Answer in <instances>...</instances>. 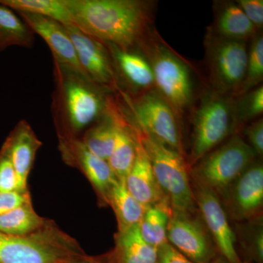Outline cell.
I'll return each instance as SVG.
<instances>
[{
    "label": "cell",
    "mask_w": 263,
    "mask_h": 263,
    "mask_svg": "<svg viewBox=\"0 0 263 263\" xmlns=\"http://www.w3.org/2000/svg\"><path fill=\"white\" fill-rule=\"evenodd\" d=\"M72 24L105 44L123 50L138 48L155 17V1L63 0Z\"/></svg>",
    "instance_id": "cell-1"
},
{
    "label": "cell",
    "mask_w": 263,
    "mask_h": 263,
    "mask_svg": "<svg viewBox=\"0 0 263 263\" xmlns=\"http://www.w3.org/2000/svg\"><path fill=\"white\" fill-rule=\"evenodd\" d=\"M51 111L59 138H79L108 110L113 93L53 62Z\"/></svg>",
    "instance_id": "cell-2"
},
{
    "label": "cell",
    "mask_w": 263,
    "mask_h": 263,
    "mask_svg": "<svg viewBox=\"0 0 263 263\" xmlns=\"http://www.w3.org/2000/svg\"><path fill=\"white\" fill-rule=\"evenodd\" d=\"M138 48L149 62L155 89L182 123L183 117L191 113L197 99L206 88L200 89L197 85L201 79L196 67L174 51L154 26L148 29Z\"/></svg>",
    "instance_id": "cell-3"
},
{
    "label": "cell",
    "mask_w": 263,
    "mask_h": 263,
    "mask_svg": "<svg viewBox=\"0 0 263 263\" xmlns=\"http://www.w3.org/2000/svg\"><path fill=\"white\" fill-rule=\"evenodd\" d=\"M84 257L77 242L53 221L24 236L0 232V263H69Z\"/></svg>",
    "instance_id": "cell-4"
},
{
    "label": "cell",
    "mask_w": 263,
    "mask_h": 263,
    "mask_svg": "<svg viewBox=\"0 0 263 263\" xmlns=\"http://www.w3.org/2000/svg\"><path fill=\"white\" fill-rule=\"evenodd\" d=\"M234 97L216 93L209 87L202 91L191 115L192 135L189 167L236 134Z\"/></svg>",
    "instance_id": "cell-5"
},
{
    "label": "cell",
    "mask_w": 263,
    "mask_h": 263,
    "mask_svg": "<svg viewBox=\"0 0 263 263\" xmlns=\"http://www.w3.org/2000/svg\"><path fill=\"white\" fill-rule=\"evenodd\" d=\"M130 122L149 160L156 179L173 210L195 212L196 209L190 171L184 156L141 130Z\"/></svg>",
    "instance_id": "cell-6"
},
{
    "label": "cell",
    "mask_w": 263,
    "mask_h": 263,
    "mask_svg": "<svg viewBox=\"0 0 263 263\" xmlns=\"http://www.w3.org/2000/svg\"><path fill=\"white\" fill-rule=\"evenodd\" d=\"M127 117L137 127L184 156L182 123L155 89L136 97L118 93Z\"/></svg>",
    "instance_id": "cell-7"
},
{
    "label": "cell",
    "mask_w": 263,
    "mask_h": 263,
    "mask_svg": "<svg viewBox=\"0 0 263 263\" xmlns=\"http://www.w3.org/2000/svg\"><path fill=\"white\" fill-rule=\"evenodd\" d=\"M249 42L218 37L207 31L204 48L209 89L228 96L238 95L245 80Z\"/></svg>",
    "instance_id": "cell-8"
},
{
    "label": "cell",
    "mask_w": 263,
    "mask_h": 263,
    "mask_svg": "<svg viewBox=\"0 0 263 263\" xmlns=\"http://www.w3.org/2000/svg\"><path fill=\"white\" fill-rule=\"evenodd\" d=\"M258 156L238 133L191 166V176L218 195L238 179Z\"/></svg>",
    "instance_id": "cell-9"
},
{
    "label": "cell",
    "mask_w": 263,
    "mask_h": 263,
    "mask_svg": "<svg viewBox=\"0 0 263 263\" xmlns=\"http://www.w3.org/2000/svg\"><path fill=\"white\" fill-rule=\"evenodd\" d=\"M195 212L173 210L167 242L193 262L210 263L216 257L217 248L203 221L194 216Z\"/></svg>",
    "instance_id": "cell-10"
},
{
    "label": "cell",
    "mask_w": 263,
    "mask_h": 263,
    "mask_svg": "<svg viewBox=\"0 0 263 263\" xmlns=\"http://www.w3.org/2000/svg\"><path fill=\"white\" fill-rule=\"evenodd\" d=\"M191 181L195 203L217 250L230 263L242 262L237 252L236 238L219 196L197 180Z\"/></svg>",
    "instance_id": "cell-11"
},
{
    "label": "cell",
    "mask_w": 263,
    "mask_h": 263,
    "mask_svg": "<svg viewBox=\"0 0 263 263\" xmlns=\"http://www.w3.org/2000/svg\"><path fill=\"white\" fill-rule=\"evenodd\" d=\"M86 76L113 94L119 91L111 55L105 43L90 37L74 24L65 26Z\"/></svg>",
    "instance_id": "cell-12"
},
{
    "label": "cell",
    "mask_w": 263,
    "mask_h": 263,
    "mask_svg": "<svg viewBox=\"0 0 263 263\" xmlns=\"http://www.w3.org/2000/svg\"><path fill=\"white\" fill-rule=\"evenodd\" d=\"M221 195L236 220H254L259 218L263 205L262 161L256 159Z\"/></svg>",
    "instance_id": "cell-13"
},
{
    "label": "cell",
    "mask_w": 263,
    "mask_h": 263,
    "mask_svg": "<svg viewBox=\"0 0 263 263\" xmlns=\"http://www.w3.org/2000/svg\"><path fill=\"white\" fill-rule=\"evenodd\" d=\"M59 149L66 164L80 170L92 185L103 203L117 178L106 160L90 152L80 138H59Z\"/></svg>",
    "instance_id": "cell-14"
},
{
    "label": "cell",
    "mask_w": 263,
    "mask_h": 263,
    "mask_svg": "<svg viewBox=\"0 0 263 263\" xmlns=\"http://www.w3.org/2000/svg\"><path fill=\"white\" fill-rule=\"evenodd\" d=\"M105 45L111 55L119 86L118 93L133 98L155 89L149 62L138 48L123 50L113 44Z\"/></svg>",
    "instance_id": "cell-15"
},
{
    "label": "cell",
    "mask_w": 263,
    "mask_h": 263,
    "mask_svg": "<svg viewBox=\"0 0 263 263\" xmlns=\"http://www.w3.org/2000/svg\"><path fill=\"white\" fill-rule=\"evenodd\" d=\"M17 14L23 19L34 34H37L46 41L51 49L53 62L86 76L78 60L73 43L65 25L41 15L24 12H17Z\"/></svg>",
    "instance_id": "cell-16"
},
{
    "label": "cell",
    "mask_w": 263,
    "mask_h": 263,
    "mask_svg": "<svg viewBox=\"0 0 263 263\" xmlns=\"http://www.w3.org/2000/svg\"><path fill=\"white\" fill-rule=\"evenodd\" d=\"M43 143L30 124L26 120L20 121L5 142V148L13 163L21 192H27V181L32 171L38 149Z\"/></svg>",
    "instance_id": "cell-17"
},
{
    "label": "cell",
    "mask_w": 263,
    "mask_h": 263,
    "mask_svg": "<svg viewBox=\"0 0 263 263\" xmlns=\"http://www.w3.org/2000/svg\"><path fill=\"white\" fill-rule=\"evenodd\" d=\"M122 118V105L117 96H114L108 110L84 132L81 141L94 155L108 160L115 146Z\"/></svg>",
    "instance_id": "cell-18"
},
{
    "label": "cell",
    "mask_w": 263,
    "mask_h": 263,
    "mask_svg": "<svg viewBox=\"0 0 263 263\" xmlns=\"http://www.w3.org/2000/svg\"><path fill=\"white\" fill-rule=\"evenodd\" d=\"M133 131L137 141L136 157L124 183L131 195L146 209L167 197L161 190L146 152Z\"/></svg>",
    "instance_id": "cell-19"
},
{
    "label": "cell",
    "mask_w": 263,
    "mask_h": 263,
    "mask_svg": "<svg viewBox=\"0 0 263 263\" xmlns=\"http://www.w3.org/2000/svg\"><path fill=\"white\" fill-rule=\"evenodd\" d=\"M214 19L207 31L218 37L234 41H249L257 30L247 18L236 2L215 1Z\"/></svg>",
    "instance_id": "cell-20"
},
{
    "label": "cell",
    "mask_w": 263,
    "mask_h": 263,
    "mask_svg": "<svg viewBox=\"0 0 263 263\" xmlns=\"http://www.w3.org/2000/svg\"><path fill=\"white\" fill-rule=\"evenodd\" d=\"M158 249L142 238L139 226L116 235V247L108 263H157Z\"/></svg>",
    "instance_id": "cell-21"
},
{
    "label": "cell",
    "mask_w": 263,
    "mask_h": 263,
    "mask_svg": "<svg viewBox=\"0 0 263 263\" xmlns=\"http://www.w3.org/2000/svg\"><path fill=\"white\" fill-rule=\"evenodd\" d=\"M122 110L123 118L118 129L115 146L107 162L116 178L124 181L136 160L137 141L130 122L123 108Z\"/></svg>",
    "instance_id": "cell-22"
},
{
    "label": "cell",
    "mask_w": 263,
    "mask_h": 263,
    "mask_svg": "<svg viewBox=\"0 0 263 263\" xmlns=\"http://www.w3.org/2000/svg\"><path fill=\"white\" fill-rule=\"evenodd\" d=\"M108 205L112 207L117 216L118 232L139 226L146 211V208L128 191L124 181L118 179L114 181L109 192Z\"/></svg>",
    "instance_id": "cell-23"
},
{
    "label": "cell",
    "mask_w": 263,
    "mask_h": 263,
    "mask_svg": "<svg viewBox=\"0 0 263 263\" xmlns=\"http://www.w3.org/2000/svg\"><path fill=\"white\" fill-rule=\"evenodd\" d=\"M172 213L167 198L146 208L139 229L142 238L147 243L158 249L167 243V227Z\"/></svg>",
    "instance_id": "cell-24"
},
{
    "label": "cell",
    "mask_w": 263,
    "mask_h": 263,
    "mask_svg": "<svg viewBox=\"0 0 263 263\" xmlns=\"http://www.w3.org/2000/svg\"><path fill=\"white\" fill-rule=\"evenodd\" d=\"M34 33L14 10L0 4V51L11 46L30 48Z\"/></svg>",
    "instance_id": "cell-25"
},
{
    "label": "cell",
    "mask_w": 263,
    "mask_h": 263,
    "mask_svg": "<svg viewBox=\"0 0 263 263\" xmlns=\"http://www.w3.org/2000/svg\"><path fill=\"white\" fill-rule=\"evenodd\" d=\"M48 221L38 215L33 209L32 202H29L0 215V232L15 236H24L41 229Z\"/></svg>",
    "instance_id": "cell-26"
},
{
    "label": "cell",
    "mask_w": 263,
    "mask_h": 263,
    "mask_svg": "<svg viewBox=\"0 0 263 263\" xmlns=\"http://www.w3.org/2000/svg\"><path fill=\"white\" fill-rule=\"evenodd\" d=\"M0 4L16 12L47 17L65 26L72 24L63 0H0Z\"/></svg>",
    "instance_id": "cell-27"
},
{
    "label": "cell",
    "mask_w": 263,
    "mask_h": 263,
    "mask_svg": "<svg viewBox=\"0 0 263 263\" xmlns=\"http://www.w3.org/2000/svg\"><path fill=\"white\" fill-rule=\"evenodd\" d=\"M262 85L245 94L234 97L233 113L237 131L248 123L262 117Z\"/></svg>",
    "instance_id": "cell-28"
},
{
    "label": "cell",
    "mask_w": 263,
    "mask_h": 263,
    "mask_svg": "<svg viewBox=\"0 0 263 263\" xmlns=\"http://www.w3.org/2000/svg\"><path fill=\"white\" fill-rule=\"evenodd\" d=\"M263 35L262 31L251 38L249 42L248 60L245 80L237 96L262 85ZM236 96V97H237Z\"/></svg>",
    "instance_id": "cell-29"
},
{
    "label": "cell",
    "mask_w": 263,
    "mask_h": 263,
    "mask_svg": "<svg viewBox=\"0 0 263 263\" xmlns=\"http://www.w3.org/2000/svg\"><path fill=\"white\" fill-rule=\"evenodd\" d=\"M0 192H21L16 172L3 148L0 151Z\"/></svg>",
    "instance_id": "cell-30"
},
{
    "label": "cell",
    "mask_w": 263,
    "mask_h": 263,
    "mask_svg": "<svg viewBox=\"0 0 263 263\" xmlns=\"http://www.w3.org/2000/svg\"><path fill=\"white\" fill-rule=\"evenodd\" d=\"M242 129L249 146L258 157L263 155V119L259 118L243 126ZM242 127V128H243ZM241 128V129H242Z\"/></svg>",
    "instance_id": "cell-31"
},
{
    "label": "cell",
    "mask_w": 263,
    "mask_h": 263,
    "mask_svg": "<svg viewBox=\"0 0 263 263\" xmlns=\"http://www.w3.org/2000/svg\"><path fill=\"white\" fill-rule=\"evenodd\" d=\"M237 5L240 7L247 18L258 31L263 27L262 0H237Z\"/></svg>",
    "instance_id": "cell-32"
},
{
    "label": "cell",
    "mask_w": 263,
    "mask_h": 263,
    "mask_svg": "<svg viewBox=\"0 0 263 263\" xmlns=\"http://www.w3.org/2000/svg\"><path fill=\"white\" fill-rule=\"evenodd\" d=\"M31 202L27 192H0V215Z\"/></svg>",
    "instance_id": "cell-33"
},
{
    "label": "cell",
    "mask_w": 263,
    "mask_h": 263,
    "mask_svg": "<svg viewBox=\"0 0 263 263\" xmlns=\"http://www.w3.org/2000/svg\"><path fill=\"white\" fill-rule=\"evenodd\" d=\"M157 263H195L170 245L168 242L158 248Z\"/></svg>",
    "instance_id": "cell-34"
},
{
    "label": "cell",
    "mask_w": 263,
    "mask_h": 263,
    "mask_svg": "<svg viewBox=\"0 0 263 263\" xmlns=\"http://www.w3.org/2000/svg\"><path fill=\"white\" fill-rule=\"evenodd\" d=\"M69 263H103L98 262V261H95V260H91V259H84L81 258L79 259H77V260L73 261V262H71Z\"/></svg>",
    "instance_id": "cell-35"
},
{
    "label": "cell",
    "mask_w": 263,
    "mask_h": 263,
    "mask_svg": "<svg viewBox=\"0 0 263 263\" xmlns=\"http://www.w3.org/2000/svg\"><path fill=\"white\" fill-rule=\"evenodd\" d=\"M210 263H230L224 257H216L212 262Z\"/></svg>",
    "instance_id": "cell-36"
},
{
    "label": "cell",
    "mask_w": 263,
    "mask_h": 263,
    "mask_svg": "<svg viewBox=\"0 0 263 263\" xmlns=\"http://www.w3.org/2000/svg\"><path fill=\"white\" fill-rule=\"evenodd\" d=\"M240 263H250V262H243V261H242V262H240Z\"/></svg>",
    "instance_id": "cell-37"
}]
</instances>
